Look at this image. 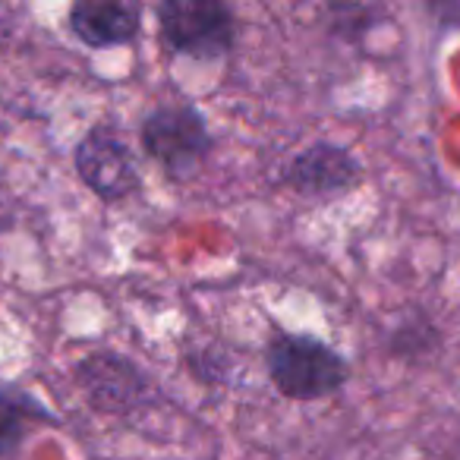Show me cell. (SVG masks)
<instances>
[{"mask_svg":"<svg viewBox=\"0 0 460 460\" xmlns=\"http://www.w3.org/2000/svg\"><path fill=\"white\" fill-rule=\"evenodd\" d=\"M139 0H73L70 26L89 48H117L139 35Z\"/></svg>","mask_w":460,"mask_h":460,"instance_id":"obj_6","label":"cell"},{"mask_svg":"<svg viewBox=\"0 0 460 460\" xmlns=\"http://www.w3.org/2000/svg\"><path fill=\"white\" fill-rule=\"evenodd\" d=\"M158 22L167 48L196 60H217L234 48V13L224 0H161Z\"/></svg>","mask_w":460,"mask_h":460,"instance_id":"obj_2","label":"cell"},{"mask_svg":"<svg viewBox=\"0 0 460 460\" xmlns=\"http://www.w3.org/2000/svg\"><path fill=\"white\" fill-rule=\"evenodd\" d=\"M76 171L85 180L95 196L117 202V199H127L129 192L139 190V171H136V161L129 155L127 142L120 139L111 129L98 127L79 142L76 148Z\"/></svg>","mask_w":460,"mask_h":460,"instance_id":"obj_4","label":"cell"},{"mask_svg":"<svg viewBox=\"0 0 460 460\" xmlns=\"http://www.w3.org/2000/svg\"><path fill=\"white\" fill-rule=\"evenodd\" d=\"M269 376L284 397L315 401L347 382V366L322 341L306 334H278L269 344Z\"/></svg>","mask_w":460,"mask_h":460,"instance_id":"obj_1","label":"cell"},{"mask_svg":"<svg viewBox=\"0 0 460 460\" xmlns=\"http://www.w3.org/2000/svg\"><path fill=\"white\" fill-rule=\"evenodd\" d=\"M211 139L202 114L190 104H167L142 123V148L164 171L186 173L205 158Z\"/></svg>","mask_w":460,"mask_h":460,"instance_id":"obj_3","label":"cell"},{"mask_svg":"<svg viewBox=\"0 0 460 460\" xmlns=\"http://www.w3.org/2000/svg\"><path fill=\"white\" fill-rule=\"evenodd\" d=\"M13 29H16V16H13V10H10L7 0H0V48H4L10 39H13Z\"/></svg>","mask_w":460,"mask_h":460,"instance_id":"obj_8","label":"cell"},{"mask_svg":"<svg viewBox=\"0 0 460 460\" xmlns=\"http://www.w3.org/2000/svg\"><path fill=\"white\" fill-rule=\"evenodd\" d=\"M85 391H89L92 403L104 410H123L133 407L142 394H146V382L142 376L120 357H92L79 369Z\"/></svg>","mask_w":460,"mask_h":460,"instance_id":"obj_7","label":"cell"},{"mask_svg":"<svg viewBox=\"0 0 460 460\" xmlns=\"http://www.w3.org/2000/svg\"><path fill=\"white\" fill-rule=\"evenodd\" d=\"M290 190L309 199H328L347 192L359 180V164L347 148L332 146V142H315L313 148L300 152L290 161L284 173Z\"/></svg>","mask_w":460,"mask_h":460,"instance_id":"obj_5","label":"cell"}]
</instances>
